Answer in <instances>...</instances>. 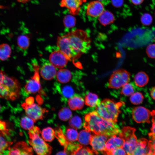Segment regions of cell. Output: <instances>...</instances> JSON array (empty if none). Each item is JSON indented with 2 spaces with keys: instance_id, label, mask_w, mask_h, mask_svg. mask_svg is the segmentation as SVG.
Segmentation results:
<instances>
[{
  "instance_id": "obj_10",
  "label": "cell",
  "mask_w": 155,
  "mask_h": 155,
  "mask_svg": "<svg viewBox=\"0 0 155 155\" xmlns=\"http://www.w3.org/2000/svg\"><path fill=\"white\" fill-rule=\"evenodd\" d=\"M50 63L55 68L61 69L65 67L70 59L63 52L57 50L52 52L49 57Z\"/></svg>"
},
{
  "instance_id": "obj_5",
  "label": "cell",
  "mask_w": 155,
  "mask_h": 155,
  "mask_svg": "<svg viewBox=\"0 0 155 155\" xmlns=\"http://www.w3.org/2000/svg\"><path fill=\"white\" fill-rule=\"evenodd\" d=\"M40 133L39 128L37 127H34L29 130L28 142L37 154H50L51 152L52 148L40 136Z\"/></svg>"
},
{
  "instance_id": "obj_13",
  "label": "cell",
  "mask_w": 155,
  "mask_h": 155,
  "mask_svg": "<svg viewBox=\"0 0 155 155\" xmlns=\"http://www.w3.org/2000/svg\"><path fill=\"white\" fill-rule=\"evenodd\" d=\"M108 137L102 134L92 135L90 144L96 154H98V151L102 153L104 151Z\"/></svg>"
},
{
  "instance_id": "obj_25",
  "label": "cell",
  "mask_w": 155,
  "mask_h": 155,
  "mask_svg": "<svg viewBox=\"0 0 155 155\" xmlns=\"http://www.w3.org/2000/svg\"><path fill=\"white\" fill-rule=\"evenodd\" d=\"M92 136L90 132L86 129L81 131L78 134V140L81 144L86 146L90 144Z\"/></svg>"
},
{
  "instance_id": "obj_45",
  "label": "cell",
  "mask_w": 155,
  "mask_h": 155,
  "mask_svg": "<svg viewBox=\"0 0 155 155\" xmlns=\"http://www.w3.org/2000/svg\"><path fill=\"white\" fill-rule=\"evenodd\" d=\"M150 144L152 152V155H155V140L150 139L149 141Z\"/></svg>"
},
{
  "instance_id": "obj_43",
  "label": "cell",
  "mask_w": 155,
  "mask_h": 155,
  "mask_svg": "<svg viewBox=\"0 0 155 155\" xmlns=\"http://www.w3.org/2000/svg\"><path fill=\"white\" fill-rule=\"evenodd\" d=\"M151 116H152V126L151 129V133H155V111L151 112Z\"/></svg>"
},
{
  "instance_id": "obj_38",
  "label": "cell",
  "mask_w": 155,
  "mask_h": 155,
  "mask_svg": "<svg viewBox=\"0 0 155 155\" xmlns=\"http://www.w3.org/2000/svg\"><path fill=\"white\" fill-rule=\"evenodd\" d=\"M62 95L65 98H70L73 96L74 91L71 86L66 85L63 88L62 90Z\"/></svg>"
},
{
  "instance_id": "obj_34",
  "label": "cell",
  "mask_w": 155,
  "mask_h": 155,
  "mask_svg": "<svg viewBox=\"0 0 155 155\" xmlns=\"http://www.w3.org/2000/svg\"><path fill=\"white\" fill-rule=\"evenodd\" d=\"M3 135L0 133V154H2L7 150H9L13 143L6 141Z\"/></svg>"
},
{
  "instance_id": "obj_35",
  "label": "cell",
  "mask_w": 155,
  "mask_h": 155,
  "mask_svg": "<svg viewBox=\"0 0 155 155\" xmlns=\"http://www.w3.org/2000/svg\"><path fill=\"white\" fill-rule=\"evenodd\" d=\"M134 88L132 84L129 82L122 87L120 93L126 96H131L134 93Z\"/></svg>"
},
{
  "instance_id": "obj_47",
  "label": "cell",
  "mask_w": 155,
  "mask_h": 155,
  "mask_svg": "<svg viewBox=\"0 0 155 155\" xmlns=\"http://www.w3.org/2000/svg\"><path fill=\"white\" fill-rule=\"evenodd\" d=\"M150 94L152 98L155 100V86L153 87L151 90Z\"/></svg>"
},
{
  "instance_id": "obj_51",
  "label": "cell",
  "mask_w": 155,
  "mask_h": 155,
  "mask_svg": "<svg viewBox=\"0 0 155 155\" xmlns=\"http://www.w3.org/2000/svg\"><path fill=\"white\" fill-rule=\"evenodd\" d=\"M18 1L22 3H24L29 1L30 0H17Z\"/></svg>"
},
{
  "instance_id": "obj_50",
  "label": "cell",
  "mask_w": 155,
  "mask_h": 155,
  "mask_svg": "<svg viewBox=\"0 0 155 155\" xmlns=\"http://www.w3.org/2000/svg\"><path fill=\"white\" fill-rule=\"evenodd\" d=\"M67 153V152L64 150L63 151H60L57 153V155H66Z\"/></svg>"
},
{
  "instance_id": "obj_26",
  "label": "cell",
  "mask_w": 155,
  "mask_h": 155,
  "mask_svg": "<svg viewBox=\"0 0 155 155\" xmlns=\"http://www.w3.org/2000/svg\"><path fill=\"white\" fill-rule=\"evenodd\" d=\"M12 51L11 47L7 44H0V60L5 61L10 57Z\"/></svg>"
},
{
  "instance_id": "obj_22",
  "label": "cell",
  "mask_w": 155,
  "mask_h": 155,
  "mask_svg": "<svg viewBox=\"0 0 155 155\" xmlns=\"http://www.w3.org/2000/svg\"><path fill=\"white\" fill-rule=\"evenodd\" d=\"M134 80L136 86L142 87L145 86L148 83L149 77L146 73L143 71H140L135 75Z\"/></svg>"
},
{
  "instance_id": "obj_52",
  "label": "cell",
  "mask_w": 155,
  "mask_h": 155,
  "mask_svg": "<svg viewBox=\"0 0 155 155\" xmlns=\"http://www.w3.org/2000/svg\"><path fill=\"white\" fill-rule=\"evenodd\" d=\"M96 0L100 1L102 0Z\"/></svg>"
},
{
  "instance_id": "obj_2",
  "label": "cell",
  "mask_w": 155,
  "mask_h": 155,
  "mask_svg": "<svg viewBox=\"0 0 155 155\" xmlns=\"http://www.w3.org/2000/svg\"><path fill=\"white\" fill-rule=\"evenodd\" d=\"M20 84L14 77L8 75L0 70V97L7 100H14L20 95Z\"/></svg>"
},
{
  "instance_id": "obj_18",
  "label": "cell",
  "mask_w": 155,
  "mask_h": 155,
  "mask_svg": "<svg viewBox=\"0 0 155 155\" xmlns=\"http://www.w3.org/2000/svg\"><path fill=\"white\" fill-rule=\"evenodd\" d=\"M124 142L123 139L120 137H117L116 135H113L106 141L103 154L108 155L114 150L123 146Z\"/></svg>"
},
{
  "instance_id": "obj_20",
  "label": "cell",
  "mask_w": 155,
  "mask_h": 155,
  "mask_svg": "<svg viewBox=\"0 0 155 155\" xmlns=\"http://www.w3.org/2000/svg\"><path fill=\"white\" fill-rule=\"evenodd\" d=\"M84 101L82 97L74 96L69 98L68 104L70 108L73 110L82 109L84 106Z\"/></svg>"
},
{
  "instance_id": "obj_42",
  "label": "cell",
  "mask_w": 155,
  "mask_h": 155,
  "mask_svg": "<svg viewBox=\"0 0 155 155\" xmlns=\"http://www.w3.org/2000/svg\"><path fill=\"white\" fill-rule=\"evenodd\" d=\"M127 154L123 148L120 147L115 149L111 152L108 155H126Z\"/></svg>"
},
{
  "instance_id": "obj_4",
  "label": "cell",
  "mask_w": 155,
  "mask_h": 155,
  "mask_svg": "<svg viewBox=\"0 0 155 155\" xmlns=\"http://www.w3.org/2000/svg\"><path fill=\"white\" fill-rule=\"evenodd\" d=\"M122 104V102H116L110 99H105L98 103L96 111L103 119L116 123Z\"/></svg>"
},
{
  "instance_id": "obj_3",
  "label": "cell",
  "mask_w": 155,
  "mask_h": 155,
  "mask_svg": "<svg viewBox=\"0 0 155 155\" xmlns=\"http://www.w3.org/2000/svg\"><path fill=\"white\" fill-rule=\"evenodd\" d=\"M68 42L78 57L86 53L91 47V41L85 31L77 29L65 34Z\"/></svg>"
},
{
  "instance_id": "obj_6",
  "label": "cell",
  "mask_w": 155,
  "mask_h": 155,
  "mask_svg": "<svg viewBox=\"0 0 155 155\" xmlns=\"http://www.w3.org/2000/svg\"><path fill=\"white\" fill-rule=\"evenodd\" d=\"M135 129L129 126L123 128L119 133V136L124 140L123 147L127 154L132 155L137 143V138L135 135Z\"/></svg>"
},
{
  "instance_id": "obj_37",
  "label": "cell",
  "mask_w": 155,
  "mask_h": 155,
  "mask_svg": "<svg viewBox=\"0 0 155 155\" xmlns=\"http://www.w3.org/2000/svg\"><path fill=\"white\" fill-rule=\"evenodd\" d=\"M69 122V125L71 127L76 129L80 128L82 126L81 119L78 116H75L71 118Z\"/></svg>"
},
{
  "instance_id": "obj_7",
  "label": "cell",
  "mask_w": 155,
  "mask_h": 155,
  "mask_svg": "<svg viewBox=\"0 0 155 155\" xmlns=\"http://www.w3.org/2000/svg\"><path fill=\"white\" fill-rule=\"evenodd\" d=\"M130 73L124 69H119L114 71L108 80V86L109 88L118 89L130 80Z\"/></svg>"
},
{
  "instance_id": "obj_44",
  "label": "cell",
  "mask_w": 155,
  "mask_h": 155,
  "mask_svg": "<svg viewBox=\"0 0 155 155\" xmlns=\"http://www.w3.org/2000/svg\"><path fill=\"white\" fill-rule=\"evenodd\" d=\"M112 3L116 7L121 6L123 4V0H111Z\"/></svg>"
},
{
  "instance_id": "obj_53",
  "label": "cell",
  "mask_w": 155,
  "mask_h": 155,
  "mask_svg": "<svg viewBox=\"0 0 155 155\" xmlns=\"http://www.w3.org/2000/svg\"><path fill=\"white\" fill-rule=\"evenodd\" d=\"M0 109H1V106H0Z\"/></svg>"
},
{
  "instance_id": "obj_17",
  "label": "cell",
  "mask_w": 155,
  "mask_h": 155,
  "mask_svg": "<svg viewBox=\"0 0 155 155\" xmlns=\"http://www.w3.org/2000/svg\"><path fill=\"white\" fill-rule=\"evenodd\" d=\"M104 11L103 4L97 0L90 2L88 5L86 10L87 15L92 17H99Z\"/></svg>"
},
{
  "instance_id": "obj_23",
  "label": "cell",
  "mask_w": 155,
  "mask_h": 155,
  "mask_svg": "<svg viewBox=\"0 0 155 155\" xmlns=\"http://www.w3.org/2000/svg\"><path fill=\"white\" fill-rule=\"evenodd\" d=\"M99 17V22L104 26H106L112 23L115 19L113 14L107 11H104Z\"/></svg>"
},
{
  "instance_id": "obj_19",
  "label": "cell",
  "mask_w": 155,
  "mask_h": 155,
  "mask_svg": "<svg viewBox=\"0 0 155 155\" xmlns=\"http://www.w3.org/2000/svg\"><path fill=\"white\" fill-rule=\"evenodd\" d=\"M57 71L55 67L50 63H46L41 67L40 75L42 78L47 80H51L56 76Z\"/></svg>"
},
{
  "instance_id": "obj_30",
  "label": "cell",
  "mask_w": 155,
  "mask_h": 155,
  "mask_svg": "<svg viewBox=\"0 0 155 155\" xmlns=\"http://www.w3.org/2000/svg\"><path fill=\"white\" fill-rule=\"evenodd\" d=\"M65 134V137L69 142H72L78 140V133L76 129L73 127L68 128Z\"/></svg>"
},
{
  "instance_id": "obj_29",
  "label": "cell",
  "mask_w": 155,
  "mask_h": 155,
  "mask_svg": "<svg viewBox=\"0 0 155 155\" xmlns=\"http://www.w3.org/2000/svg\"><path fill=\"white\" fill-rule=\"evenodd\" d=\"M34 122L32 119L28 116H25L21 119L20 124L23 129L30 130L34 127Z\"/></svg>"
},
{
  "instance_id": "obj_36",
  "label": "cell",
  "mask_w": 155,
  "mask_h": 155,
  "mask_svg": "<svg viewBox=\"0 0 155 155\" xmlns=\"http://www.w3.org/2000/svg\"><path fill=\"white\" fill-rule=\"evenodd\" d=\"M144 97L142 94L139 92L133 93L130 96V100L131 102L135 105L141 104L143 102Z\"/></svg>"
},
{
  "instance_id": "obj_8",
  "label": "cell",
  "mask_w": 155,
  "mask_h": 155,
  "mask_svg": "<svg viewBox=\"0 0 155 155\" xmlns=\"http://www.w3.org/2000/svg\"><path fill=\"white\" fill-rule=\"evenodd\" d=\"M22 106L24 109L27 115L35 122L43 119L46 109L38 104L33 103L31 104L27 105L25 103H24Z\"/></svg>"
},
{
  "instance_id": "obj_11",
  "label": "cell",
  "mask_w": 155,
  "mask_h": 155,
  "mask_svg": "<svg viewBox=\"0 0 155 155\" xmlns=\"http://www.w3.org/2000/svg\"><path fill=\"white\" fill-rule=\"evenodd\" d=\"M57 45L59 49L64 53L71 59H77L78 57L69 44L65 35L59 36L57 40Z\"/></svg>"
},
{
  "instance_id": "obj_40",
  "label": "cell",
  "mask_w": 155,
  "mask_h": 155,
  "mask_svg": "<svg viewBox=\"0 0 155 155\" xmlns=\"http://www.w3.org/2000/svg\"><path fill=\"white\" fill-rule=\"evenodd\" d=\"M141 21L142 24L144 25H149L151 23L152 21V17L148 13H144L141 17Z\"/></svg>"
},
{
  "instance_id": "obj_49",
  "label": "cell",
  "mask_w": 155,
  "mask_h": 155,
  "mask_svg": "<svg viewBox=\"0 0 155 155\" xmlns=\"http://www.w3.org/2000/svg\"><path fill=\"white\" fill-rule=\"evenodd\" d=\"M148 135L150 139H152L155 140V133L151 132Z\"/></svg>"
},
{
  "instance_id": "obj_16",
  "label": "cell",
  "mask_w": 155,
  "mask_h": 155,
  "mask_svg": "<svg viewBox=\"0 0 155 155\" xmlns=\"http://www.w3.org/2000/svg\"><path fill=\"white\" fill-rule=\"evenodd\" d=\"M9 150V155H32L33 153L32 148L24 142H17Z\"/></svg>"
},
{
  "instance_id": "obj_9",
  "label": "cell",
  "mask_w": 155,
  "mask_h": 155,
  "mask_svg": "<svg viewBox=\"0 0 155 155\" xmlns=\"http://www.w3.org/2000/svg\"><path fill=\"white\" fill-rule=\"evenodd\" d=\"M34 75L31 79L28 80L24 87L26 92L28 94L39 92L41 89L38 73L39 67L34 65Z\"/></svg>"
},
{
  "instance_id": "obj_31",
  "label": "cell",
  "mask_w": 155,
  "mask_h": 155,
  "mask_svg": "<svg viewBox=\"0 0 155 155\" xmlns=\"http://www.w3.org/2000/svg\"><path fill=\"white\" fill-rule=\"evenodd\" d=\"M96 154L92 150L87 147L80 145L77 149L73 152L72 155H93Z\"/></svg>"
},
{
  "instance_id": "obj_32",
  "label": "cell",
  "mask_w": 155,
  "mask_h": 155,
  "mask_svg": "<svg viewBox=\"0 0 155 155\" xmlns=\"http://www.w3.org/2000/svg\"><path fill=\"white\" fill-rule=\"evenodd\" d=\"M59 119L63 121L68 120L72 116L70 110L67 107H65L61 109L58 114Z\"/></svg>"
},
{
  "instance_id": "obj_15",
  "label": "cell",
  "mask_w": 155,
  "mask_h": 155,
  "mask_svg": "<svg viewBox=\"0 0 155 155\" xmlns=\"http://www.w3.org/2000/svg\"><path fill=\"white\" fill-rule=\"evenodd\" d=\"M82 0H61L60 6L67 8L71 14L77 15L79 13Z\"/></svg>"
},
{
  "instance_id": "obj_33",
  "label": "cell",
  "mask_w": 155,
  "mask_h": 155,
  "mask_svg": "<svg viewBox=\"0 0 155 155\" xmlns=\"http://www.w3.org/2000/svg\"><path fill=\"white\" fill-rule=\"evenodd\" d=\"M63 22L65 26L68 28L74 27L76 24V19L71 14L66 15L63 18Z\"/></svg>"
},
{
  "instance_id": "obj_39",
  "label": "cell",
  "mask_w": 155,
  "mask_h": 155,
  "mask_svg": "<svg viewBox=\"0 0 155 155\" xmlns=\"http://www.w3.org/2000/svg\"><path fill=\"white\" fill-rule=\"evenodd\" d=\"M146 52L149 57L155 58V44H152L148 45L146 48Z\"/></svg>"
},
{
  "instance_id": "obj_48",
  "label": "cell",
  "mask_w": 155,
  "mask_h": 155,
  "mask_svg": "<svg viewBox=\"0 0 155 155\" xmlns=\"http://www.w3.org/2000/svg\"><path fill=\"white\" fill-rule=\"evenodd\" d=\"M131 2L135 5H139L142 3L144 0H131Z\"/></svg>"
},
{
  "instance_id": "obj_24",
  "label": "cell",
  "mask_w": 155,
  "mask_h": 155,
  "mask_svg": "<svg viewBox=\"0 0 155 155\" xmlns=\"http://www.w3.org/2000/svg\"><path fill=\"white\" fill-rule=\"evenodd\" d=\"M100 101L98 95L94 93L89 92L85 96V104L88 106L96 107Z\"/></svg>"
},
{
  "instance_id": "obj_41",
  "label": "cell",
  "mask_w": 155,
  "mask_h": 155,
  "mask_svg": "<svg viewBox=\"0 0 155 155\" xmlns=\"http://www.w3.org/2000/svg\"><path fill=\"white\" fill-rule=\"evenodd\" d=\"M9 132L6 123L0 119V133L4 136L9 134Z\"/></svg>"
},
{
  "instance_id": "obj_27",
  "label": "cell",
  "mask_w": 155,
  "mask_h": 155,
  "mask_svg": "<svg viewBox=\"0 0 155 155\" xmlns=\"http://www.w3.org/2000/svg\"><path fill=\"white\" fill-rule=\"evenodd\" d=\"M17 43L21 49L24 50L27 49L30 45V36L26 34L20 35L17 38Z\"/></svg>"
},
{
  "instance_id": "obj_21",
  "label": "cell",
  "mask_w": 155,
  "mask_h": 155,
  "mask_svg": "<svg viewBox=\"0 0 155 155\" xmlns=\"http://www.w3.org/2000/svg\"><path fill=\"white\" fill-rule=\"evenodd\" d=\"M56 78L58 81L64 84L69 82L71 80L72 75L71 72L66 69H60L57 72Z\"/></svg>"
},
{
  "instance_id": "obj_14",
  "label": "cell",
  "mask_w": 155,
  "mask_h": 155,
  "mask_svg": "<svg viewBox=\"0 0 155 155\" xmlns=\"http://www.w3.org/2000/svg\"><path fill=\"white\" fill-rule=\"evenodd\" d=\"M132 155H152V149L149 141L143 138L137 140Z\"/></svg>"
},
{
  "instance_id": "obj_12",
  "label": "cell",
  "mask_w": 155,
  "mask_h": 155,
  "mask_svg": "<svg viewBox=\"0 0 155 155\" xmlns=\"http://www.w3.org/2000/svg\"><path fill=\"white\" fill-rule=\"evenodd\" d=\"M133 119L138 123L146 122L150 123V119L151 112L143 106L135 107L132 112Z\"/></svg>"
},
{
  "instance_id": "obj_46",
  "label": "cell",
  "mask_w": 155,
  "mask_h": 155,
  "mask_svg": "<svg viewBox=\"0 0 155 155\" xmlns=\"http://www.w3.org/2000/svg\"><path fill=\"white\" fill-rule=\"evenodd\" d=\"M34 99L32 97L27 98L25 100V103L27 105H30L34 102Z\"/></svg>"
},
{
  "instance_id": "obj_28",
  "label": "cell",
  "mask_w": 155,
  "mask_h": 155,
  "mask_svg": "<svg viewBox=\"0 0 155 155\" xmlns=\"http://www.w3.org/2000/svg\"><path fill=\"white\" fill-rule=\"evenodd\" d=\"M41 134L45 141L50 142L53 141L55 137V131L52 128L47 127L42 130Z\"/></svg>"
},
{
  "instance_id": "obj_1",
  "label": "cell",
  "mask_w": 155,
  "mask_h": 155,
  "mask_svg": "<svg viewBox=\"0 0 155 155\" xmlns=\"http://www.w3.org/2000/svg\"><path fill=\"white\" fill-rule=\"evenodd\" d=\"M84 120V127L94 134H102L109 137L121 132L116 123L103 119L96 111L86 114Z\"/></svg>"
}]
</instances>
